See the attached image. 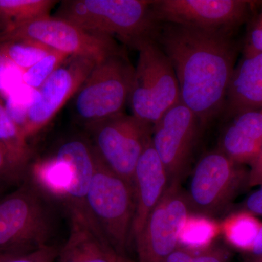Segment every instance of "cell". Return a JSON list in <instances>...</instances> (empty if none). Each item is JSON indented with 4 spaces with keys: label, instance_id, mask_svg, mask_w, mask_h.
Wrapping results in <instances>:
<instances>
[{
    "label": "cell",
    "instance_id": "8",
    "mask_svg": "<svg viewBox=\"0 0 262 262\" xmlns=\"http://www.w3.org/2000/svg\"><path fill=\"white\" fill-rule=\"evenodd\" d=\"M248 171L220 149L201 157L193 170L187 195L190 213L211 216L223 211L245 187Z\"/></svg>",
    "mask_w": 262,
    "mask_h": 262
},
{
    "label": "cell",
    "instance_id": "22",
    "mask_svg": "<svg viewBox=\"0 0 262 262\" xmlns=\"http://www.w3.org/2000/svg\"><path fill=\"white\" fill-rule=\"evenodd\" d=\"M220 234V224L214 220L206 215L189 213L181 229L178 246L200 252L211 247Z\"/></svg>",
    "mask_w": 262,
    "mask_h": 262
},
{
    "label": "cell",
    "instance_id": "10",
    "mask_svg": "<svg viewBox=\"0 0 262 262\" xmlns=\"http://www.w3.org/2000/svg\"><path fill=\"white\" fill-rule=\"evenodd\" d=\"M22 39L36 41L54 51L88 58L96 63L122 49L114 38L87 32L56 15L36 19L14 30L0 33V42Z\"/></svg>",
    "mask_w": 262,
    "mask_h": 262
},
{
    "label": "cell",
    "instance_id": "20",
    "mask_svg": "<svg viewBox=\"0 0 262 262\" xmlns=\"http://www.w3.org/2000/svg\"><path fill=\"white\" fill-rule=\"evenodd\" d=\"M53 0H0V33H5L50 15Z\"/></svg>",
    "mask_w": 262,
    "mask_h": 262
},
{
    "label": "cell",
    "instance_id": "26",
    "mask_svg": "<svg viewBox=\"0 0 262 262\" xmlns=\"http://www.w3.org/2000/svg\"><path fill=\"white\" fill-rule=\"evenodd\" d=\"M262 54V10L248 31L244 48V57Z\"/></svg>",
    "mask_w": 262,
    "mask_h": 262
},
{
    "label": "cell",
    "instance_id": "3",
    "mask_svg": "<svg viewBox=\"0 0 262 262\" xmlns=\"http://www.w3.org/2000/svg\"><path fill=\"white\" fill-rule=\"evenodd\" d=\"M146 0H67L56 16L93 34L116 37L133 48L138 41L154 37L159 23Z\"/></svg>",
    "mask_w": 262,
    "mask_h": 262
},
{
    "label": "cell",
    "instance_id": "23",
    "mask_svg": "<svg viewBox=\"0 0 262 262\" xmlns=\"http://www.w3.org/2000/svg\"><path fill=\"white\" fill-rule=\"evenodd\" d=\"M54 50L36 41L22 39L0 42V57L22 72Z\"/></svg>",
    "mask_w": 262,
    "mask_h": 262
},
{
    "label": "cell",
    "instance_id": "31",
    "mask_svg": "<svg viewBox=\"0 0 262 262\" xmlns=\"http://www.w3.org/2000/svg\"><path fill=\"white\" fill-rule=\"evenodd\" d=\"M195 255L194 251L178 246L163 262H193Z\"/></svg>",
    "mask_w": 262,
    "mask_h": 262
},
{
    "label": "cell",
    "instance_id": "15",
    "mask_svg": "<svg viewBox=\"0 0 262 262\" xmlns=\"http://www.w3.org/2000/svg\"><path fill=\"white\" fill-rule=\"evenodd\" d=\"M169 186L166 170L150 140L136 165L133 187L135 213L131 231L133 247L146 220Z\"/></svg>",
    "mask_w": 262,
    "mask_h": 262
},
{
    "label": "cell",
    "instance_id": "13",
    "mask_svg": "<svg viewBox=\"0 0 262 262\" xmlns=\"http://www.w3.org/2000/svg\"><path fill=\"white\" fill-rule=\"evenodd\" d=\"M203 127L199 119L180 101L153 125L151 141L170 183H182Z\"/></svg>",
    "mask_w": 262,
    "mask_h": 262
},
{
    "label": "cell",
    "instance_id": "12",
    "mask_svg": "<svg viewBox=\"0 0 262 262\" xmlns=\"http://www.w3.org/2000/svg\"><path fill=\"white\" fill-rule=\"evenodd\" d=\"M182 183H170L146 220L134 247L139 262H163L178 246L179 234L190 213Z\"/></svg>",
    "mask_w": 262,
    "mask_h": 262
},
{
    "label": "cell",
    "instance_id": "32",
    "mask_svg": "<svg viewBox=\"0 0 262 262\" xmlns=\"http://www.w3.org/2000/svg\"><path fill=\"white\" fill-rule=\"evenodd\" d=\"M261 255H262V225L254 244L250 252L248 253L247 256H258Z\"/></svg>",
    "mask_w": 262,
    "mask_h": 262
},
{
    "label": "cell",
    "instance_id": "14",
    "mask_svg": "<svg viewBox=\"0 0 262 262\" xmlns=\"http://www.w3.org/2000/svg\"><path fill=\"white\" fill-rule=\"evenodd\" d=\"M95 62L70 56L38 89L39 96L27 113L23 132L27 139L36 135L52 121L94 68Z\"/></svg>",
    "mask_w": 262,
    "mask_h": 262
},
{
    "label": "cell",
    "instance_id": "28",
    "mask_svg": "<svg viewBox=\"0 0 262 262\" xmlns=\"http://www.w3.org/2000/svg\"><path fill=\"white\" fill-rule=\"evenodd\" d=\"M0 179L9 182H20L14 169L12 167L6 150L0 144Z\"/></svg>",
    "mask_w": 262,
    "mask_h": 262
},
{
    "label": "cell",
    "instance_id": "6",
    "mask_svg": "<svg viewBox=\"0 0 262 262\" xmlns=\"http://www.w3.org/2000/svg\"><path fill=\"white\" fill-rule=\"evenodd\" d=\"M139 53L130 102L133 115L154 125L164 114L181 101L177 76L168 57L153 37L133 46Z\"/></svg>",
    "mask_w": 262,
    "mask_h": 262
},
{
    "label": "cell",
    "instance_id": "24",
    "mask_svg": "<svg viewBox=\"0 0 262 262\" xmlns=\"http://www.w3.org/2000/svg\"><path fill=\"white\" fill-rule=\"evenodd\" d=\"M70 56L63 52L52 51L47 56L22 72L23 83L32 89H39Z\"/></svg>",
    "mask_w": 262,
    "mask_h": 262
},
{
    "label": "cell",
    "instance_id": "18",
    "mask_svg": "<svg viewBox=\"0 0 262 262\" xmlns=\"http://www.w3.org/2000/svg\"><path fill=\"white\" fill-rule=\"evenodd\" d=\"M262 108V54L243 57L234 68L222 113L225 119Z\"/></svg>",
    "mask_w": 262,
    "mask_h": 262
},
{
    "label": "cell",
    "instance_id": "30",
    "mask_svg": "<svg viewBox=\"0 0 262 262\" xmlns=\"http://www.w3.org/2000/svg\"><path fill=\"white\" fill-rule=\"evenodd\" d=\"M262 187V145L259 154L248 171V187Z\"/></svg>",
    "mask_w": 262,
    "mask_h": 262
},
{
    "label": "cell",
    "instance_id": "17",
    "mask_svg": "<svg viewBox=\"0 0 262 262\" xmlns=\"http://www.w3.org/2000/svg\"><path fill=\"white\" fill-rule=\"evenodd\" d=\"M229 120L220 136L218 149L238 165H251L262 145V108L242 112Z\"/></svg>",
    "mask_w": 262,
    "mask_h": 262
},
{
    "label": "cell",
    "instance_id": "19",
    "mask_svg": "<svg viewBox=\"0 0 262 262\" xmlns=\"http://www.w3.org/2000/svg\"><path fill=\"white\" fill-rule=\"evenodd\" d=\"M0 144L8 153L10 163L20 181L29 171L31 149L23 131L13 120L0 96Z\"/></svg>",
    "mask_w": 262,
    "mask_h": 262
},
{
    "label": "cell",
    "instance_id": "5",
    "mask_svg": "<svg viewBox=\"0 0 262 262\" xmlns=\"http://www.w3.org/2000/svg\"><path fill=\"white\" fill-rule=\"evenodd\" d=\"M94 156V177L86 196L88 211L110 246L119 254L129 258L135 213L134 187L110 170L95 151Z\"/></svg>",
    "mask_w": 262,
    "mask_h": 262
},
{
    "label": "cell",
    "instance_id": "25",
    "mask_svg": "<svg viewBox=\"0 0 262 262\" xmlns=\"http://www.w3.org/2000/svg\"><path fill=\"white\" fill-rule=\"evenodd\" d=\"M58 253L59 248L48 244L32 252L10 256L0 262H55L58 258Z\"/></svg>",
    "mask_w": 262,
    "mask_h": 262
},
{
    "label": "cell",
    "instance_id": "21",
    "mask_svg": "<svg viewBox=\"0 0 262 262\" xmlns=\"http://www.w3.org/2000/svg\"><path fill=\"white\" fill-rule=\"evenodd\" d=\"M261 225L256 215L241 210L226 217L220 224L221 233L229 246L248 254Z\"/></svg>",
    "mask_w": 262,
    "mask_h": 262
},
{
    "label": "cell",
    "instance_id": "2",
    "mask_svg": "<svg viewBox=\"0 0 262 262\" xmlns=\"http://www.w3.org/2000/svg\"><path fill=\"white\" fill-rule=\"evenodd\" d=\"M94 170L91 143L74 138L64 141L51 158L33 164L28 172L29 180L48 199L61 202L69 214L84 217L94 225L86 207Z\"/></svg>",
    "mask_w": 262,
    "mask_h": 262
},
{
    "label": "cell",
    "instance_id": "33",
    "mask_svg": "<svg viewBox=\"0 0 262 262\" xmlns=\"http://www.w3.org/2000/svg\"><path fill=\"white\" fill-rule=\"evenodd\" d=\"M246 262H262V255L258 256H247Z\"/></svg>",
    "mask_w": 262,
    "mask_h": 262
},
{
    "label": "cell",
    "instance_id": "11",
    "mask_svg": "<svg viewBox=\"0 0 262 262\" xmlns=\"http://www.w3.org/2000/svg\"><path fill=\"white\" fill-rule=\"evenodd\" d=\"M253 2L245 0H158L151 5L158 23L232 34L248 18Z\"/></svg>",
    "mask_w": 262,
    "mask_h": 262
},
{
    "label": "cell",
    "instance_id": "27",
    "mask_svg": "<svg viewBox=\"0 0 262 262\" xmlns=\"http://www.w3.org/2000/svg\"><path fill=\"white\" fill-rule=\"evenodd\" d=\"M231 253L226 248L211 246L206 250L196 252L193 262H229Z\"/></svg>",
    "mask_w": 262,
    "mask_h": 262
},
{
    "label": "cell",
    "instance_id": "4",
    "mask_svg": "<svg viewBox=\"0 0 262 262\" xmlns=\"http://www.w3.org/2000/svg\"><path fill=\"white\" fill-rule=\"evenodd\" d=\"M48 201L30 180L0 200V253L25 254L49 244L54 219Z\"/></svg>",
    "mask_w": 262,
    "mask_h": 262
},
{
    "label": "cell",
    "instance_id": "7",
    "mask_svg": "<svg viewBox=\"0 0 262 262\" xmlns=\"http://www.w3.org/2000/svg\"><path fill=\"white\" fill-rule=\"evenodd\" d=\"M134 70L122 49L96 63L73 97L74 115L86 127L122 113Z\"/></svg>",
    "mask_w": 262,
    "mask_h": 262
},
{
    "label": "cell",
    "instance_id": "16",
    "mask_svg": "<svg viewBox=\"0 0 262 262\" xmlns=\"http://www.w3.org/2000/svg\"><path fill=\"white\" fill-rule=\"evenodd\" d=\"M70 232L59 248V262H134L115 249L94 224L82 217L70 215Z\"/></svg>",
    "mask_w": 262,
    "mask_h": 262
},
{
    "label": "cell",
    "instance_id": "9",
    "mask_svg": "<svg viewBox=\"0 0 262 262\" xmlns=\"http://www.w3.org/2000/svg\"><path fill=\"white\" fill-rule=\"evenodd\" d=\"M86 127L100 160L133 185L136 165L151 139L153 125L122 113Z\"/></svg>",
    "mask_w": 262,
    "mask_h": 262
},
{
    "label": "cell",
    "instance_id": "1",
    "mask_svg": "<svg viewBox=\"0 0 262 262\" xmlns=\"http://www.w3.org/2000/svg\"><path fill=\"white\" fill-rule=\"evenodd\" d=\"M232 34L159 23L153 37L173 67L181 101L203 128L225 106L237 53Z\"/></svg>",
    "mask_w": 262,
    "mask_h": 262
},
{
    "label": "cell",
    "instance_id": "29",
    "mask_svg": "<svg viewBox=\"0 0 262 262\" xmlns=\"http://www.w3.org/2000/svg\"><path fill=\"white\" fill-rule=\"evenodd\" d=\"M254 215H262V187L250 194L244 201L242 209Z\"/></svg>",
    "mask_w": 262,
    "mask_h": 262
},
{
    "label": "cell",
    "instance_id": "34",
    "mask_svg": "<svg viewBox=\"0 0 262 262\" xmlns=\"http://www.w3.org/2000/svg\"><path fill=\"white\" fill-rule=\"evenodd\" d=\"M13 256H17V255L2 254V253H0V261H3V260L5 259V258H8Z\"/></svg>",
    "mask_w": 262,
    "mask_h": 262
}]
</instances>
